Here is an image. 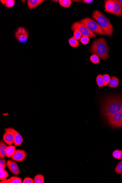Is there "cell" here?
<instances>
[{"instance_id": "obj_34", "label": "cell", "mask_w": 122, "mask_h": 183, "mask_svg": "<svg viewBox=\"0 0 122 183\" xmlns=\"http://www.w3.org/2000/svg\"><path fill=\"white\" fill-rule=\"evenodd\" d=\"M1 1L3 4H6L7 2V0H6V1L5 0H2V1L1 0Z\"/></svg>"}, {"instance_id": "obj_15", "label": "cell", "mask_w": 122, "mask_h": 183, "mask_svg": "<svg viewBox=\"0 0 122 183\" xmlns=\"http://www.w3.org/2000/svg\"><path fill=\"white\" fill-rule=\"evenodd\" d=\"M7 144L4 141H0V158L4 159L6 156Z\"/></svg>"}, {"instance_id": "obj_17", "label": "cell", "mask_w": 122, "mask_h": 183, "mask_svg": "<svg viewBox=\"0 0 122 183\" xmlns=\"http://www.w3.org/2000/svg\"><path fill=\"white\" fill-rule=\"evenodd\" d=\"M119 83V79L116 77L111 76L108 85L111 88H116L118 86Z\"/></svg>"}, {"instance_id": "obj_4", "label": "cell", "mask_w": 122, "mask_h": 183, "mask_svg": "<svg viewBox=\"0 0 122 183\" xmlns=\"http://www.w3.org/2000/svg\"><path fill=\"white\" fill-rule=\"evenodd\" d=\"M80 22L93 33L102 36H106L98 23L90 18H86L80 20Z\"/></svg>"}, {"instance_id": "obj_29", "label": "cell", "mask_w": 122, "mask_h": 183, "mask_svg": "<svg viewBox=\"0 0 122 183\" xmlns=\"http://www.w3.org/2000/svg\"><path fill=\"white\" fill-rule=\"evenodd\" d=\"M104 81V86H106L108 85L110 79V77L109 74H104L103 75Z\"/></svg>"}, {"instance_id": "obj_22", "label": "cell", "mask_w": 122, "mask_h": 183, "mask_svg": "<svg viewBox=\"0 0 122 183\" xmlns=\"http://www.w3.org/2000/svg\"><path fill=\"white\" fill-rule=\"evenodd\" d=\"M59 4L61 6L65 8H69L72 4V1L70 0H60Z\"/></svg>"}, {"instance_id": "obj_6", "label": "cell", "mask_w": 122, "mask_h": 183, "mask_svg": "<svg viewBox=\"0 0 122 183\" xmlns=\"http://www.w3.org/2000/svg\"><path fill=\"white\" fill-rule=\"evenodd\" d=\"M108 124L116 128H122V110L107 118Z\"/></svg>"}, {"instance_id": "obj_2", "label": "cell", "mask_w": 122, "mask_h": 183, "mask_svg": "<svg viewBox=\"0 0 122 183\" xmlns=\"http://www.w3.org/2000/svg\"><path fill=\"white\" fill-rule=\"evenodd\" d=\"M90 51L92 54H96L104 60H106L109 55L108 44L104 38H98L94 41Z\"/></svg>"}, {"instance_id": "obj_30", "label": "cell", "mask_w": 122, "mask_h": 183, "mask_svg": "<svg viewBox=\"0 0 122 183\" xmlns=\"http://www.w3.org/2000/svg\"><path fill=\"white\" fill-rule=\"evenodd\" d=\"M15 4V1L14 0H8L7 1L6 4H5V6L7 8H10L12 7Z\"/></svg>"}, {"instance_id": "obj_10", "label": "cell", "mask_w": 122, "mask_h": 183, "mask_svg": "<svg viewBox=\"0 0 122 183\" xmlns=\"http://www.w3.org/2000/svg\"><path fill=\"white\" fill-rule=\"evenodd\" d=\"M6 166L12 173L15 175H20V172L18 166L15 161L12 160H8L6 162Z\"/></svg>"}, {"instance_id": "obj_23", "label": "cell", "mask_w": 122, "mask_h": 183, "mask_svg": "<svg viewBox=\"0 0 122 183\" xmlns=\"http://www.w3.org/2000/svg\"><path fill=\"white\" fill-rule=\"evenodd\" d=\"M69 43L71 46L73 48H76L79 45V42L78 40H76L74 37H72L71 38L68 40Z\"/></svg>"}, {"instance_id": "obj_32", "label": "cell", "mask_w": 122, "mask_h": 183, "mask_svg": "<svg viewBox=\"0 0 122 183\" xmlns=\"http://www.w3.org/2000/svg\"><path fill=\"white\" fill-rule=\"evenodd\" d=\"M6 166V159H1L0 160V167L4 168L5 169Z\"/></svg>"}, {"instance_id": "obj_9", "label": "cell", "mask_w": 122, "mask_h": 183, "mask_svg": "<svg viewBox=\"0 0 122 183\" xmlns=\"http://www.w3.org/2000/svg\"><path fill=\"white\" fill-rule=\"evenodd\" d=\"M5 133L3 135V140L8 146L13 145L14 144V135L13 132L7 128L4 130Z\"/></svg>"}, {"instance_id": "obj_13", "label": "cell", "mask_w": 122, "mask_h": 183, "mask_svg": "<svg viewBox=\"0 0 122 183\" xmlns=\"http://www.w3.org/2000/svg\"><path fill=\"white\" fill-rule=\"evenodd\" d=\"M45 1L43 0H28V6L29 9H33L36 8Z\"/></svg>"}, {"instance_id": "obj_28", "label": "cell", "mask_w": 122, "mask_h": 183, "mask_svg": "<svg viewBox=\"0 0 122 183\" xmlns=\"http://www.w3.org/2000/svg\"><path fill=\"white\" fill-rule=\"evenodd\" d=\"M80 41L82 44L86 45L89 43L90 39L89 37L87 36H83L81 38Z\"/></svg>"}, {"instance_id": "obj_36", "label": "cell", "mask_w": 122, "mask_h": 183, "mask_svg": "<svg viewBox=\"0 0 122 183\" xmlns=\"http://www.w3.org/2000/svg\"><path fill=\"white\" fill-rule=\"evenodd\" d=\"M120 159H122V150H121V154H120Z\"/></svg>"}, {"instance_id": "obj_20", "label": "cell", "mask_w": 122, "mask_h": 183, "mask_svg": "<svg viewBox=\"0 0 122 183\" xmlns=\"http://www.w3.org/2000/svg\"><path fill=\"white\" fill-rule=\"evenodd\" d=\"M35 183H44V177L43 175L40 174H38L35 177Z\"/></svg>"}, {"instance_id": "obj_26", "label": "cell", "mask_w": 122, "mask_h": 183, "mask_svg": "<svg viewBox=\"0 0 122 183\" xmlns=\"http://www.w3.org/2000/svg\"><path fill=\"white\" fill-rule=\"evenodd\" d=\"M82 34L80 32L78 29H76L74 30V33H73V37L76 40H79L81 38Z\"/></svg>"}, {"instance_id": "obj_8", "label": "cell", "mask_w": 122, "mask_h": 183, "mask_svg": "<svg viewBox=\"0 0 122 183\" xmlns=\"http://www.w3.org/2000/svg\"><path fill=\"white\" fill-rule=\"evenodd\" d=\"M26 157L27 154L25 150L18 149L16 150L11 158L12 160L15 162H23Z\"/></svg>"}, {"instance_id": "obj_19", "label": "cell", "mask_w": 122, "mask_h": 183, "mask_svg": "<svg viewBox=\"0 0 122 183\" xmlns=\"http://www.w3.org/2000/svg\"><path fill=\"white\" fill-rule=\"evenodd\" d=\"M0 170H1L0 180L1 181L4 180L9 176L8 172L5 170V169H4V168L0 167Z\"/></svg>"}, {"instance_id": "obj_1", "label": "cell", "mask_w": 122, "mask_h": 183, "mask_svg": "<svg viewBox=\"0 0 122 183\" xmlns=\"http://www.w3.org/2000/svg\"><path fill=\"white\" fill-rule=\"evenodd\" d=\"M101 113L104 119L122 110V96L115 95L107 97L104 99L101 107Z\"/></svg>"}, {"instance_id": "obj_35", "label": "cell", "mask_w": 122, "mask_h": 183, "mask_svg": "<svg viewBox=\"0 0 122 183\" xmlns=\"http://www.w3.org/2000/svg\"><path fill=\"white\" fill-rule=\"evenodd\" d=\"M119 1V2L120 5H121L122 8V0H119V1Z\"/></svg>"}, {"instance_id": "obj_37", "label": "cell", "mask_w": 122, "mask_h": 183, "mask_svg": "<svg viewBox=\"0 0 122 183\" xmlns=\"http://www.w3.org/2000/svg\"><path fill=\"white\" fill-rule=\"evenodd\" d=\"M121 178H122V175H121Z\"/></svg>"}, {"instance_id": "obj_11", "label": "cell", "mask_w": 122, "mask_h": 183, "mask_svg": "<svg viewBox=\"0 0 122 183\" xmlns=\"http://www.w3.org/2000/svg\"><path fill=\"white\" fill-rule=\"evenodd\" d=\"M13 132L14 135V144L16 146L19 147L21 145L23 141V138L22 136L15 129L13 128H7Z\"/></svg>"}, {"instance_id": "obj_24", "label": "cell", "mask_w": 122, "mask_h": 183, "mask_svg": "<svg viewBox=\"0 0 122 183\" xmlns=\"http://www.w3.org/2000/svg\"><path fill=\"white\" fill-rule=\"evenodd\" d=\"M90 60L92 63L94 64H98L100 61L99 57L96 54H93L91 56Z\"/></svg>"}, {"instance_id": "obj_12", "label": "cell", "mask_w": 122, "mask_h": 183, "mask_svg": "<svg viewBox=\"0 0 122 183\" xmlns=\"http://www.w3.org/2000/svg\"><path fill=\"white\" fill-rule=\"evenodd\" d=\"M114 7L112 14L114 15L121 17L122 16V8L121 5L117 0H114Z\"/></svg>"}, {"instance_id": "obj_31", "label": "cell", "mask_w": 122, "mask_h": 183, "mask_svg": "<svg viewBox=\"0 0 122 183\" xmlns=\"http://www.w3.org/2000/svg\"><path fill=\"white\" fill-rule=\"evenodd\" d=\"M23 183H35L34 179L33 178L29 177H26L23 179Z\"/></svg>"}, {"instance_id": "obj_5", "label": "cell", "mask_w": 122, "mask_h": 183, "mask_svg": "<svg viewBox=\"0 0 122 183\" xmlns=\"http://www.w3.org/2000/svg\"><path fill=\"white\" fill-rule=\"evenodd\" d=\"M71 29V30L73 31L76 29H78L83 36H86L91 38H94L96 36L94 33L91 31L80 22H76L73 23L72 25Z\"/></svg>"}, {"instance_id": "obj_21", "label": "cell", "mask_w": 122, "mask_h": 183, "mask_svg": "<svg viewBox=\"0 0 122 183\" xmlns=\"http://www.w3.org/2000/svg\"><path fill=\"white\" fill-rule=\"evenodd\" d=\"M96 81L97 84L99 88H102L104 86V81L103 75H98L97 77Z\"/></svg>"}, {"instance_id": "obj_3", "label": "cell", "mask_w": 122, "mask_h": 183, "mask_svg": "<svg viewBox=\"0 0 122 183\" xmlns=\"http://www.w3.org/2000/svg\"><path fill=\"white\" fill-rule=\"evenodd\" d=\"M92 17L102 29L105 34L109 37L112 36L114 27L107 18L98 10L93 12Z\"/></svg>"}, {"instance_id": "obj_18", "label": "cell", "mask_w": 122, "mask_h": 183, "mask_svg": "<svg viewBox=\"0 0 122 183\" xmlns=\"http://www.w3.org/2000/svg\"><path fill=\"white\" fill-rule=\"evenodd\" d=\"M16 147L14 146H8L7 147L6 156L7 158H11L14 155L16 150Z\"/></svg>"}, {"instance_id": "obj_33", "label": "cell", "mask_w": 122, "mask_h": 183, "mask_svg": "<svg viewBox=\"0 0 122 183\" xmlns=\"http://www.w3.org/2000/svg\"><path fill=\"white\" fill-rule=\"evenodd\" d=\"M93 1H92V0H84V1H83V2L84 4H90Z\"/></svg>"}, {"instance_id": "obj_7", "label": "cell", "mask_w": 122, "mask_h": 183, "mask_svg": "<svg viewBox=\"0 0 122 183\" xmlns=\"http://www.w3.org/2000/svg\"><path fill=\"white\" fill-rule=\"evenodd\" d=\"M16 39L21 43L27 41L29 37V32L24 28L20 27L17 29L15 33Z\"/></svg>"}, {"instance_id": "obj_16", "label": "cell", "mask_w": 122, "mask_h": 183, "mask_svg": "<svg viewBox=\"0 0 122 183\" xmlns=\"http://www.w3.org/2000/svg\"><path fill=\"white\" fill-rule=\"evenodd\" d=\"M23 181L21 178L18 177L12 176L9 179H6L1 181V183H22Z\"/></svg>"}, {"instance_id": "obj_25", "label": "cell", "mask_w": 122, "mask_h": 183, "mask_svg": "<svg viewBox=\"0 0 122 183\" xmlns=\"http://www.w3.org/2000/svg\"><path fill=\"white\" fill-rule=\"evenodd\" d=\"M115 171L118 175L122 174V160L119 162L115 169Z\"/></svg>"}, {"instance_id": "obj_14", "label": "cell", "mask_w": 122, "mask_h": 183, "mask_svg": "<svg viewBox=\"0 0 122 183\" xmlns=\"http://www.w3.org/2000/svg\"><path fill=\"white\" fill-rule=\"evenodd\" d=\"M105 11L110 14H112L114 7V0L105 1Z\"/></svg>"}, {"instance_id": "obj_27", "label": "cell", "mask_w": 122, "mask_h": 183, "mask_svg": "<svg viewBox=\"0 0 122 183\" xmlns=\"http://www.w3.org/2000/svg\"><path fill=\"white\" fill-rule=\"evenodd\" d=\"M121 150H116L113 152L112 155L113 157L116 159H120V154Z\"/></svg>"}]
</instances>
